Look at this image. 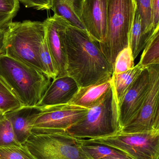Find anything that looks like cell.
Returning a JSON list of instances; mask_svg holds the SVG:
<instances>
[{"label":"cell","mask_w":159,"mask_h":159,"mask_svg":"<svg viewBox=\"0 0 159 159\" xmlns=\"http://www.w3.org/2000/svg\"><path fill=\"white\" fill-rule=\"evenodd\" d=\"M106 30L100 48L114 67L119 53L129 47L136 6L134 0H106Z\"/></svg>","instance_id":"obj_5"},{"label":"cell","mask_w":159,"mask_h":159,"mask_svg":"<svg viewBox=\"0 0 159 159\" xmlns=\"http://www.w3.org/2000/svg\"><path fill=\"white\" fill-rule=\"evenodd\" d=\"M134 59L132 52L129 47L120 51L115 61L113 74L122 73L127 71L134 67Z\"/></svg>","instance_id":"obj_25"},{"label":"cell","mask_w":159,"mask_h":159,"mask_svg":"<svg viewBox=\"0 0 159 159\" xmlns=\"http://www.w3.org/2000/svg\"><path fill=\"white\" fill-rule=\"evenodd\" d=\"M73 78L68 75L53 79L35 107L41 109L69 104L79 90Z\"/></svg>","instance_id":"obj_13"},{"label":"cell","mask_w":159,"mask_h":159,"mask_svg":"<svg viewBox=\"0 0 159 159\" xmlns=\"http://www.w3.org/2000/svg\"><path fill=\"white\" fill-rule=\"evenodd\" d=\"M1 113H2V112H1V111H0V114H1Z\"/></svg>","instance_id":"obj_32"},{"label":"cell","mask_w":159,"mask_h":159,"mask_svg":"<svg viewBox=\"0 0 159 159\" xmlns=\"http://www.w3.org/2000/svg\"><path fill=\"white\" fill-rule=\"evenodd\" d=\"M138 64L143 68L159 64V27L146 44Z\"/></svg>","instance_id":"obj_20"},{"label":"cell","mask_w":159,"mask_h":159,"mask_svg":"<svg viewBox=\"0 0 159 159\" xmlns=\"http://www.w3.org/2000/svg\"><path fill=\"white\" fill-rule=\"evenodd\" d=\"M81 140L115 148L131 159H159V130L135 133L120 131L107 137Z\"/></svg>","instance_id":"obj_7"},{"label":"cell","mask_w":159,"mask_h":159,"mask_svg":"<svg viewBox=\"0 0 159 159\" xmlns=\"http://www.w3.org/2000/svg\"><path fill=\"white\" fill-rule=\"evenodd\" d=\"M121 130L118 102L113 85L103 99L66 132L75 138L86 140L111 136Z\"/></svg>","instance_id":"obj_3"},{"label":"cell","mask_w":159,"mask_h":159,"mask_svg":"<svg viewBox=\"0 0 159 159\" xmlns=\"http://www.w3.org/2000/svg\"><path fill=\"white\" fill-rule=\"evenodd\" d=\"M0 159H36L24 145L0 148Z\"/></svg>","instance_id":"obj_26"},{"label":"cell","mask_w":159,"mask_h":159,"mask_svg":"<svg viewBox=\"0 0 159 159\" xmlns=\"http://www.w3.org/2000/svg\"><path fill=\"white\" fill-rule=\"evenodd\" d=\"M113 85V79L79 88L69 104L90 109L99 103Z\"/></svg>","instance_id":"obj_15"},{"label":"cell","mask_w":159,"mask_h":159,"mask_svg":"<svg viewBox=\"0 0 159 159\" xmlns=\"http://www.w3.org/2000/svg\"><path fill=\"white\" fill-rule=\"evenodd\" d=\"M7 27L0 29V55L4 54L6 43Z\"/></svg>","instance_id":"obj_30"},{"label":"cell","mask_w":159,"mask_h":159,"mask_svg":"<svg viewBox=\"0 0 159 159\" xmlns=\"http://www.w3.org/2000/svg\"><path fill=\"white\" fill-rule=\"evenodd\" d=\"M26 7H33L37 10L51 9V0H19Z\"/></svg>","instance_id":"obj_28"},{"label":"cell","mask_w":159,"mask_h":159,"mask_svg":"<svg viewBox=\"0 0 159 159\" xmlns=\"http://www.w3.org/2000/svg\"><path fill=\"white\" fill-rule=\"evenodd\" d=\"M144 69L145 68L137 64L133 69L125 72L117 74H113V85L118 103Z\"/></svg>","instance_id":"obj_17"},{"label":"cell","mask_w":159,"mask_h":159,"mask_svg":"<svg viewBox=\"0 0 159 159\" xmlns=\"http://www.w3.org/2000/svg\"><path fill=\"white\" fill-rule=\"evenodd\" d=\"M83 1L51 0V9L54 15L63 18L70 25L87 31L82 20Z\"/></svg>","instance_id":"obj_16"},{"label":"cell","mask_w":159,"mask_h":159,"mask_svg":"<svg viewBox=\"0 0 159 159\" xmlns=\"http://www.w3.org/2000/svg\"><path fill=\"white\" fill-rule=\"evenodd\" d=\"M39 58L44 69L45 74L51 79H54L56 78L57 77V73L52 57L47 44L45 37L40 47Z\"/></svg>","instance_id":"obj_27"},{"label":"cell","mask_w":159,"mask_h":159,"mask_svg":"<svg viewBox=\"0 0 159 159\" xmlns=\"http://www.w3.org/2000/svg\"><path fill=\"white\" fill-rule=\"evenodd\" d=\"M152 8V23L155 29L159 27V0H150Z\"/></svg>","instance_id":"obj_29"},{"label":"cell","mask_w":159,"mask_h":159,"mask_svg":"<svg viewBox=\"0 0 159 159\" xmlns=\"http://www.w3.org/2000/svg\"><path fill=\"white\" fill-rule=\"evenodd\" d=\"M81 148L89 159H105L110 157H128L124 153L115 148L103 145L83 143Z\"/></svg>","instance_id":"obj_19"},{"label":"cell","mask_w":159,"mask_h":159,"mask_svg":"<svg viewBox=\"0 0 159 159\" xmlns=\"http://www.w3.org/2000/svg\"><path fill=\"white\" fill-rule=\"evenodd\" d=\"M22 145L36 159H89L81 148V139L66 131L32 134Z\"/></svg>","instance_id":"obj_6"},{"label":"cell","mask_w":159,"mask_h":159,"mask_svg":"<svg viewBox=\"0 0 159 159\" xmlns=\"http://www.w3.org/2000/svg\"><path fill=\"white\" fill-rule=\"evenodd\" d=\"M7 27L5 55L45 74L39 58L40 47L45 37L43 22L30 20L12 21Z\"/></svg>","instance_id":"obj_4"},{"label":"cell","mask_w":159,"mask_h":159,"mask_svg":"<svg viewBox=\"0 0 159 159\" xmlns=\"http://www.w3.org/2000/svg\"><path fill=\"white\" fill-rule=\"evenodd\" d=\"M18 141L10 120L4 114H0V148L22 145Z\"/></svg>","instance_id":"obj_22"},{"label":"cell","mask_w":159,"mask_h":159,"mask_svg":"<svg viewBox=\"0 0 159 159\" xmlns=\"http://www.w3.org/2000/svg\"><path fill=\"white\" fill-rule=\"evenodd\" d=\"M42 109L36 107L21 106L5 113L10 120L18 142L23 144L32 134L34 122Z\"/></svg>","instance_id":"obj_14"},{"label":"cell","mask_w":159,"mask_h":159,"mask_svg":"<svg viewBox=\"0 0 159 159\" xmlns=\"http://www.w3.org/2000/svg\"><path fill=\"white\" fill-rule=\"evenodd\" d=\"M19 8V0H0V29L12 22Z\"/></svg>","instance_id":"obj_24"},{"label":"cell","mask_w":159,"mask_h":159,"mask_svg":"<svg viewBox=\"0 0 159 159\" xmlns=\"http://www.w3.org/2000/svg\"><path fill=\"white\" fill-rule=\"evenodd\" d=\"M64 20L62 17L54 15L43 21L46 41L54 62L57 77L67 75L66 52L59 33Z\"/></svg>","instance_id":"obj_11"},{"label":"cell","mask_w":159,"mask_h":159,"mask_svg":"<svg viewBox=\"0 0 159 159\" xmlns=\"http://www.w3.org/2000/svg\"><path fill=\"white\" fill-rule=\"evenodd\" d=\"M149 89L138 114L121 132L125 133L145 132L159 130V64L147 67Z\"/></svg>","instance_id":"obj_8"},{"label":"cell","mask_w":159,"mask_h":159,"mask_svg":"<svg viewBox=\"0 0 159 159\" xmlns=\"http://www.w3.org/2000/svg\"><path fill=\"white\" fill-rule=\"evenodd\" d=\"M21 106L19 101L0 78V111L5 114Z\"/></svg>","instance_id":"obj_23"},{"label":"cell","mask_w":159,"mask_h":159,"mask_svg":"<svg viewBox=\"0 0 159 159\" xmlns=\"http://www.w3.org/2000/svg\"><path fill=\"white\" fill-rule=\"evenodd\" d=\"M105 159H131L129 157L126 158H115V157H110L108 158H106Z\"/></svg>","instance_id":"obj_31"},{"label":"cell","mask_w":159,"mask_h":159,"mask_svg":"<svg viewBox=\"0 0 159 159\" xmlns=\"http://www.w3.org/2000/svg\"><path fill=\"white\" fill-rule=\"evenodd\" d=\"M134 1L136 9L142 19L143 33L151 36L159 27L155 29L153 26L150 0H134Z\"/></svg>","instance_id":"obj_21"},{"label":"cell","mask_w":159,"mask_h":159,"mask_svg":"<svg viewBox=\"0 0 159 159\" xmlns=\"http://www.w3.org/2000/svg\"><path fill=\"white\" fill-rule=\"evenodd\" d=\"M149 83V71L145 68L119 102V120L122 129L140 111L147 96Z\"/></svg>","instance_id":"obj_10"},{"label":"cell","mask_w":159,"mask_h":159,"mask_svg":"<svg viewBox=\"0 0 159 159\" xmlns=\"http://www.w3.org/2000/svg\"><path fill=\"white\" fill-rule=\"evenodd\" d=\"M88 109L67 104L42 109L32 127L33 134L66 131L87 114Z\"/></svg>","instance_id":"obj_9"},{"label":"cell","mask_w":159,"mask_h":159,"mask_svg":"<svg viewBox=\"0 0 159 159\" xmlns=\"http://www.w3.org/2000/svg\"><path fill=\"white\" fill-rule=\"evenodd\" d=\"M67 58V75L79 88L112 78L114 67L87 32L70 25L64 19L59 30Z\"/></svg>","instance_id":"obj_1"},{"label":"cell","mask_w":159,"mask_h":159,"mask_svg":"<svg viewBox=\"0 0 159 159\" xmlns=\"http://www.w3.org/2000/svg\"><path fill=\"white\" fill-rule=\"evenodd\" d=\"M151 36L145 35L143 33L142 19L137 9H135L134 20L129 38V47L131 49L134 59L143 50Z\"/></svg>","instance_id":"obj_18"},{"label":"cell","mask_w":159,"mask_h":159,"mask_svg":"<svg viewBox=\"0 0 159 159\" xmlns=\"http://www.w3.org/2000/svg\"><path fill=\"white\" fill-rule=\"evenodd\" d=\"M0 78L24 107H35L51 79L34 67L5 54L0 55Z\"/></svg>","instance_id":"obj_2"},{"label":"cell","mask_w":159,"mask_h":159,"mask_svg":"<svg viewBox=\"0 0 159 159\" xmlns=\"http://www.w3.org/2000/svg\"><path fill=\"white\" fill-rule=\"evenodd\" d=\"M82 20L90 36L98 43L103 42L106 30V0H84Z\"/></svg>","instance_id":"obj_12"}]
</instances>
